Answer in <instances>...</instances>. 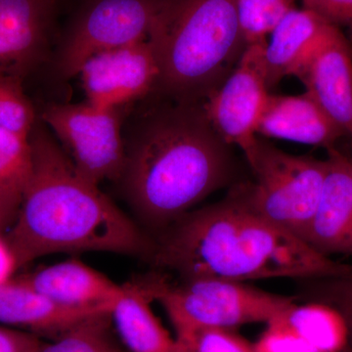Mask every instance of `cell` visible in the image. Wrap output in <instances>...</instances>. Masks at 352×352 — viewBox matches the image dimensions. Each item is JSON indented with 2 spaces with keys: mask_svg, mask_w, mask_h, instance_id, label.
I'll return each instance as SVG.
<instances>
[{
  "mask_svg": "<svg viewBox=\"0 0 352 352\" xmlns=\"http://www.w3.org/2000/svg\"><path fill=\"white\" fill-rule=\"evenodd\" d=\"M258 134L327 149L344 136L307 92L298 96L270 94L259 120Z\"/></svg>",
  "mask_w": 352,
  "mask_h": 352,
  "instance_id": "16",
  "label": "cell"
},
{
  "mask_svg": "<svg viewBox=\"0 0 352 352\" xmlns=\"http://www.w3.org/2000/svg\"><path fill=\"white\" fill-rule=\"evenodd\" d=\"M298 296L307 302L326 303L339 310L346 319L352 352V264L337 274L298 280Z\"/></svg>",
  "mask_w": 352,
  "mask_h": 352,
  "instance_id": "22",
  "label": "cell"
},
{
  "mask_svg": "<svg viewBox=\"0 0 352 352\" xmlns=\"http://www.w3.org/2000/svg\"><path fill=\"white\" fill-rule=\"evenodd\" d=\"M85 101L100 109H124L155 94L160 67L151 38L90 57L78 71Z\"/></svg>",
  "mask_w": 352,
  "mask_h": 352,
  "instance_id": "10",
  "label": "cell"
},
{
  "mask_svg": "<svg viewBox=\"0 0 352 352\" xmlns=\"http://www.w3.org/2000/svg\"><path fill=\"white\" fill-rule=\"evenodd\" d=\"M18 279L51 300L69 307L113 305L124 292V286L78 261L53 264Z\"/></svg>",
  "mask_w": 352,
  "mask_h": 352,
  "instance_id": "17",
  "label": "cell"
},
{
  "mask_svg": "<svg viewBox=\"0 0 352 352\" xmlns=\"http://www.w3.org/2000/svg\"><path fill=\"white\" fill-rule=\"evenodd\" d=\"M296 76L344 135L352 138V50L340 29L315 51Z\"/></svg>",
  "mask_w": 352,
  "mask_h": 352,
  "instance_id": "12",
  "label": "cell"
},
{
  "mask_svg": "<svg viewBox=\"0 0 352 352\" xmlns=\"http://www.w3.org/2000/svg\"><path fill=\"white\" fill-rule=\"evenodd\" d=\"M180 352H254L250 344L234 330L189 328L175 331Z\"/></svg>",
  "mask_w": 352,
  "mask_h": 352,
  "instance_id": "24",
  "label": "cell"
},
{
  "mask_svg": "<svg viewBox=\"0 0 352 352\" xmlns=\"http://www.w3.org/2000/svg\"><path fill=\"white\" fill-rule=\"evenodd\" d=\"M295 8V0H237L238 19L247 45L265 43L266 36Z\"/></svg>",
  "mask_w": 352,
  "mask_h": 352,
  "instance_id": "23",
  "label": "cell"
},
{
  "mask_svg": "<svg viewBox=\"0 0 352 352\" xmlns=\"http://www.w3.org/2000/svg\"><path fill=\"white\" fill-rule=\"evenodd\" d=\"M113 305L69 307L51 300L18 278L0 282V323L27 329L36 336L56 339L90 317L110 314Z\"/></svg>",
  "mask_w": 352,
  "mask_h": 352,
  "instance_id": "14",
  "label": "cell"
},
{
  "mask_svg": "<svg viewBox=\"0 0 352 352\" xmlns=\"http://www.w3.org/2000/svg\"><path fill=\"white\" fill-rule=\"evenodd\" d=\"M57 0H0V82L23 85L44 62Z\"/></svg>",
  "mask_w": 352,
  "mask_h": 352,
  "instance_id": "11",
  "label": "cell"
},
{
  "mask_svg": "<svg viewBox=\"0 0 352 352\" xmlns=\"http://www.w3.org/2000/svg\"><path fill=\"white\" fill-rule=\"evenodd\" d=\"M151 39L160 67L155 92L186 103L214 94L247 47L237 0H164Z\"/></svg>",
  "mask_w": 352,
  "mask_h": 352,
  "instance_id": "4",
  "label": "cell"
},
{
  "mask_svg": "<svg viewBox=\"0 0 352 352\" xmlns=\"http://www.w3.org/2000/svg\"><path fill=\"white\" fill-rule=\"evenodd\" d=\"M41 344L34 333L0 327V352H32Z\"/></svg>",
  "mask_w": 352,
  "mask_h": 352,
  "instance_id": "28",
  "label": "cell"
},
{
  "mask_svg": "<svg viewBox=\"0 0 352 352\" xmlns=\"http://www.w3.org/2000/svg\"><path fill=\"white\" fill-rule=\"evenodd\" d=\"M303 6L335 27L352 31V0H303Z\"/></svg>",
  "mask_w": 352,
  "mask_h": 352,
  "instance_id": "27",
  "label": "cell"
},
{
  "mask_svg": "<svg viewBox=\"0 0 352 352\" xmlns=\"http://www.w3.org/2000/svg\"><path fill=\"white\" fill-rule=\"evenodd\" d=\"M339 28L310 9H292L271 32L264 48L268 89L295 76L315 51Z\"/></svg>",
  "mask_w": 352,
  "mask_h": 352,
  "instance_id": "15",
  "label": "cell"
},
{
  "mask_svg": "<svg viewBox=\"0 0 352 352\" xmlns=\"http://www.w3.org/2000/svg\"><path fill=\"white\" fill-rule=\"evenodd\" d=\"M278 320L318 352H351L349 326L339 310L326 303H294Z\"/></svg>",
  "mask_w": 352,
  "mask_h": 352,
  "instance_id": "19",
  "label": "cell"
},
{
  "mask_svg": "<svg viewBox=\"0 0 352 352\" xmlns=\"http://www.w3.org/2000/svg\"><path fill=\"white\" fill-rule=\"evenodd\" d=\"M327 150L323 188L303 241L330 258L352 254V173L349 157L333 147Z\"/></svg>",
  "mask_w": 352,
  "mask_h": 352,
  "instance_id": "13",
  "label": "cell"
},
{
  "mask_svg": "<svg viewBox=\"0 0 352 352\" xmlns=\"http://www.w3.org/2000/svg\"><path fill=\"white\" fill-rule=\"evenodd\" d=\"M349 168H351V173H352V159L351 157H349Z\"/></svg>",
  "mask_w": 352,
  "mask_h": 352,
  "instance_id": "31",
  "label": "cell"
},
{
  "mask_svg": "<svg viewBox=\"0 0 352 352\" xmlns=\"http://www.w3.org/2000/svg\"><path fill=\"white\" fill-rule=\"evenodd\" d=\"M124 195L141 221L161 235L199 201L230 182V146L203 103L171 100L138 113L122 129Z\"/></svg>",
  "mask_w": 352,
  "mask_h": 352,
  "instance_id": "1",
  "label": "cell"
},
{
  "mask_svg": "<svg viewBox=\"0 0 352 352\" xmlns=\"http://www.w3.org/2000/svg\"><path fill=\"white\" fill-rule=\"evenodd\" d=\"M161 303L175 331L189 328L234 330L247 324H268L295 303V298L268 293L244 282L190 278L170 283L153 276L138 282Z\"/></svg>",
  "mask_w": 352,
  "mask_h": 352,
  "instance_id": "5",
  "label": "cell"
},
{
  "mask_svg": "<svg viewBox=\"0 0 352 352\" xmlns=\"http://www.w3.org/2000/svg\"><path fill=\"white\" fill-rule=\"evenodd\" d=\"M110 314L97 315L66 331L36 352H129L113 333Z\"/></svg>",
  "mask_w": 352,
  "mask_h": 352,
  "instance_id": "20",
  "label": "cell"
},
{
  "mask_svg": "<svg viewBox=\"0 0 352 352\" xmlns=\"http://www.w3.org/2000/svg\"><path fill=\"white\" fill-rule=\"evenodd\" d=\"M36 113L23 85L0 82V129L30 135Z\"/></svg>",
  "mask_w": 352,
  "mask_h": 352,
  "instance_id": "25",
  "label": "cell"
},
{
  "mask_svg": "<svg viewBox=\"0 0 352 352\" xmlns=\"http://www.w3.org/2000/svg\"><path fill=\"white\" fill-rule=\"evenodd\" d=\"M32 170L30 135L0 129V189L22 198Z\"/></svg>",
  "mask_w": 352,
  "mask_h": 352,
  "instance_id": "21",
  "label": "cell"
},
{
  "mask_svg": "<svg viewBox=\"0 0 352 352\" xmlns=\"http://www.w3.org/2000/svg\"><path fill=\"white\" fill-rule=\"evenodd\" d=\"M266 43L247 45L226 82L203 102L208 120L222 140L237 146L245 159L258 142V126L268 96L264 68Z\"/></svg>",
  "mask_w": 352,
  "mask_h": 352,
  "instance_id": "9",
  "label": "cell"
},
{
  "mask_svg": "<svg viewBox=\"0 0 352 352\" xmlns=\"http://www.w3.org/2000/svg\"><path fill=\"white\" fill-rule=\"evenodd\" d=\"M163 4L164 0H89L58 47L59 75L75 78L90 57L151 38Z\"/></svg>",
  "mask_w": 352,
  "mask_h": 352,
  "instance_id": "7",
  "label": "cell"
},
{
  "mask_svg": "<svg viewBox=\"0 0 352 352\" xmlns=\"http://www.w3.org/2000/svg\"><path fill=\"white\" fill-rule=\"evenodd\" d=\"M13 270H15V267L12 258L4 244L3 239L0 237V282L9 279L8 274Z\"/></svg>",
  "mask_w": 352,
  "mask_h": 352,
  "instance_id": "30",
  "label": "cell"
},
{
  "mask_svg": "<svg viewBox=\"0 0 352 352\" xmlns=\"http://www.w3.org/2000/svg\"><path fill=\"white\" fill-rule=\"evenodd\" d=\"M266 325L267 328L254 344V352H318L278 319Z\"/></svg>",
  "mask_w": 352,
  "mask_h": 352,
  "instance_id": "26",
  "label": "cell"
},
{
  "mask_svg": "<svg viewBox=\"0 0 352 352\" xmlns=\"http://www.w3.org/2000/svg\"><path fill=\"white\" fill-rule=\"evenodd\" d=\"M22 198L0 189V236L12 226L17 217Z\"/></svg>",
  "mask_w": 352,
  "mask_h": 352,
  "instance_id": "29",
  "label": "cell"
},
{
  "mask_svg": "<svg viewBox=\"0 0 352 352\" xmlns=\"http://www.w3.org/2000/svg\"><path fill=\"white\" fill-rule=\"evenodd\" d=\"M151 300L138 283L124 285L111 311L120 342L129 352H180L177 340L153 312Z\"/></svg>",
  "mask_w": 352,
  "mask_h": 352,
  "instance_id": "18",
  "label": "cell"
},
{
  "mask_svg": "<svg viewBox=\"0 0 352 352\" xmlns=\"http://www.w3.org/2000/svg\"><path fill=\"white\" fill-rule=\"evenodd\" d=\"M153 258L182 279L245 282L330 276L346 264L322 256L300 238L229 195L189 212L159 236Z\"/></svg>",
  "mask_w": 352,
  "mask_h": 352,
  "instance_id": "3",
  "label": "cell"
},
{
  "mask_svg": "<svg viewBox=\"0 0 352 352\" xmlns=\"http://www.w3.org/2000/svg\"><path fill=\"white\" fill-rule=\"evenodd\" d=\"M247 162L254 182L236 187L230 196L303 241L320 199L326 160L288 154L258 138Z\"/></svg>",
  "mask_w": 352,
  "mask_h": 352,
  "instance_id": "6",
  "label": "cell"
},
{
  "mask_svg": "<svg viewBox=\"0 0 352 352\" xmlns=\"http://www.w3.org/2000/svg\"><path fill=\"white\" fill-rule=\"evenodd\" d=\"M36 351H38V349H36ZM36 351H32V352H36Z\"/></svg>",
  "mask_w": 352,
  "mask_h": 352,
  "instance_id": "32",
  "label": "cell"
},
{
  "mask_svg": "<svg viewBox=\"0 0 352 352\" xmlns=\"http://www.w3.org/2000/svg\"><path fill=\"white\" fill-rule=\"evenodd\" d=\"M30 140L32 175L15 221L2 238L15 270L58 252L153 258L156 242L78 173L41 120L32 127Z\"/></svg>",
  "mask_w": 352,
  "mask_h": 352,
  "instance_id": "2",
  "label": "cell"
},
{
  "mask_svg": "<svg viewBox=\"0 0 352 352\" xmlns=\"http://www.w3.org/2000/svg\"><path fill=\"white\" fill-rule=\"evenodd\" d=\"M122 109H100L87 101L80 104L51 103L41 120L63 145L80 175L99 185L119 180L124 163Z\"/></svg>",
  "mask_w": 352,
  "mask_h": 352,
  "instance_id": "8",
  "label": "cell"
}]
</instances>
